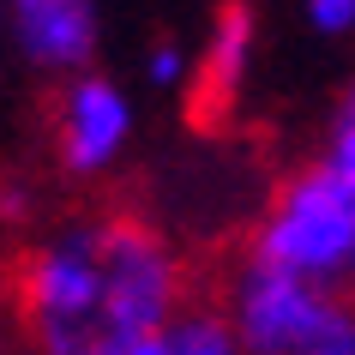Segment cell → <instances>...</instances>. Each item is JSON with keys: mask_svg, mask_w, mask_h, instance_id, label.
Instances as JSON below:
<instances>
[{"mask_svg": "<svg viewBox=\"0 0 355 355\" xmlns=\"http://www.w3.org/2000/svg\"><path fill=\"white\" fill-rule=\"evenodd\" d=\"M6 295L31 355H121L199 307L187 247L121 205L49 217L19 247Z\"/></svg>", "mask_w": 355, "mask_h": 355, "instance_id": "1", "label": "cell"}, {"mask_svg": "<svg viewBox=\"0 0 355 355\" xmlns=\"http://www.w3.org/2000/svg\"><path fill=\"white\" fill-rule=\"evenodd\" d=\"M241 253L355 301V187L319 157L295 163L265 193Z\"/></svg>", "mask_w": 355, "mask_h": 355, "instance_id": "2", "label": "cell"}, {"mask_svg": "<svg viewBox=\"0 0 355 355\" xmlns=\"http://www.w3.org/2000/svg\"><path fill=\"white\" fill-rule=\"evenodd\" d=\"M223 319L241 355H355V301L325 283L235 259L223 277Z\"/></svg>", "mask_w": 355, "mask_h": 355, "instance_id": "3", "label": "cell"}, {"mask_svg": "<svg viewBox=\"0 0 355 355\" xmlns=\"http://www.w3.org/2000/svg\"><path fill=\"white\" fill-rule=\"evenodd\" d=\"M49 139H55V168L60 181L73 187H96L103 175L127 163L132 139H139V103L121 78H109L103 67L96 73H78L55 91V121H49Z\"/></svg>", "mask_w": 355, "mask_h": 355, "instance_id": "4", "label": "cell"}, {"mask_svg": "<svg viewBox=\"0 0 355 355\" xmlns=\"http://www.w3.org/2000/svg\"><path fill=\"white\" fill-rule=\"evenodd\" d=\"M6 42L37 78L96 73L103 49V6L96 0H6Z\"/></svg>", "mask_w": 355, "mask_h": 355, "instance_id": "5", "label": "cell"}, {"mask_svg": "<svg viewBox=\"0 0 355 355\" xmlns=\"http://www.w3.org/2000/svg\"><path fill=\"white\" fill-rule=\"evenodd\" d=\"M253 60H259V12L247 0H229L211 12V31L199 42V91L205 103H235L253 78Z\"/></svg>", "mask_w": 355, "mask_h": 355, "instance_id": "6", "label": "cell"}, {"mask_svg": "<svg viewBox=\"0 0 355 355\" xmlns=\"http://www.w3.org/2000/svg\"><path fill=\"white\" fill-rule=\"evenodd\" d=\"M121 355H241V343H235V331H229L223 307H187V313L175 319L168 331L145 337V343H132V349Z\"/></svg>", "mask_w": 355, "mask_h": 355, "instance_id": "7", "label": "cell"}, {"mask_svg": "<svg viewBox=\"0 0 355 355\" xmlns=\"http://www.w3.org/2000/svg\"><path fill=\"white\" fill-rule=\"evenodd\" d=\"M319 163H331L343 181L355 187V78L337 91V103L325 109V127H319Z\"/></svg>", "mask_w": 355, "mask_h": 355, "instance_id": "8", "label": "cell"}, {"mask_svg": "<svg viewBox=\"0 0 355 355\" xmlns=\"http://www.w3.org/2000/svg\"><path fill=\"white\" fill-rule=\"evenodd\" d=\"M145 85H150V91H163V96L199 85V49H187L181 37H157L145 49Z\"/></svg>", "mask_w": 355, "mask_h": 355, "instance_id": "9", "label": "cell"}, {"mask_svg": "<svg viewBox=\"0 0 355 355\" xmlns=\"http://www.w3.org/2000/svg\"><path fill=\"white\" fill-rule=\"evenodd\" d=\"M301 24L325 42L355 37V0H301Z\"/></svg>", "mask_w": 355, "mask_h": 355, "instance_id": "10", "label": "cell"}, {"mask_svg": "<svg viewBox=\"0 0 355 355\" xmlns=\"http://www.w3.org/2000/svg\"><path fill=\"white\" fill-rule=\"evenodd\" d=\"M0 42H6V0H0Z\"/></svg>", "mask_w": 355, "mask_h": 355, "instance_id": "11", "label": "cell"}]
</instances>
